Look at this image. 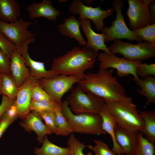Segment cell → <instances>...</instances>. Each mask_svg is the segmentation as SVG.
<instances>
[{"mask_svg": "<svg viewBox=\"0 0 155 155\" xmlns=\"http://www.w3.org/2000/svg\"><path fill=\"white\" fill-rule=\"evenodd\" d=\"M113 70L99 69L97 72L85 74L78 86L84 92L104 100L115 101L132 100L125 89L113 75Z\"/></svg>", "mask_w": 155, "mask_h": 155, "instance_id": "6da1fadb", "label": "cell"}, {"mask_svg": "<svg viewBox=\"0 0 155 155\" xmlns=\"http://www.w3.org/2000/svg\"><path fill=\"white\" fill-rule=\"evenodd\" d=\"M98 56L97 53L86 46L82 49L75 46L54 58L51 69L58 75L83 77L86 70L94 67Z\"/></svg>", "mask_w": 155, "mask_h": 155, "instance_id": "7a4b0ae2", "label": "cell"}, {"mask_svg": "<svg viewBox=\"0 0 155 155\" xmlns=\"http://www.w3.org/2000/svg\"><path fill=\"white\" fill-rule=\"evenodd\" d=\"M105 104L116 123L126 129L140 132L144 121L132 100L115 101L105 100Z\"/></svg>", "mask_w": 155, "mask_h": 155, "instance_id": "3957f363", "label": "cell"}, {"mask_svg": "<svg viewBox=\"0 0 155 155\" xmlns=\"http://www.w3.org/2000/svg\"><path fill=\"white\" fill-rule=\"evenodd\" d=\"M62 107L63 113L73 133L95 135L107 134L102 129V119L99 113L75 114L70 109L66 100L62 103Z\"/></svg>", "mask_w": 155, "mask_h": 155, "instance_id": "277c9868", "label": "cell"}, {"mask_svg": "<svg viewBox=\"0 0 155 155\" xmlns=\"http://www.w3.org/2000/svg\"><path fill=\"white\" fill-rule=\"evenodd\" d=\"M66 100L71 111L76 115L99 113L105 104L103 98L86 92L78 86L71 91Z\"/></svg>", "mask_w": 155, "mask_h": 155, "instance_id": "5b68a950", "label": "cell"}, {"mask_svg": "<svg viewBox=\"0 0 155 155\" xmlns=\"http://www.w3.org/2000/svg\"><path fill=\"white\" fill-rule=\"evenodd\" d=\"M34 24L21 18L12 23L0 21V31L17 49L28 47L30 44L34 42L36 35L28 30Z\"/></svg>", "mask_w": 155, "mask_h": 155, "instance_id": "8992f818", "label": "cell"}, {"mask_svg": "<svg viewBox=\"0 0 155 155\" xmlns=\"http://www.w3.org/2000/svg\"><path fill=\"white\" fill-rule=\"evenodd\" d=\"M124 2L122 0H115L113 1L114 10L116 12V19L113 22L111 26L109 27L104 26L100 31L104 36V43L121 39L135 40L138 43L142 41V40L137 36L133 30L129 29L125 24L121 12Z\"/></svg>", "mask_w": 155, "mask_h": 155, "instance_id": "52a82bcc", "label": "cell"}, {"mask_svg": "<svg viewBox=\"0 0 155 155\" xmlns=\"http://www.w3.org/2000/svg\"><path fill=\"white\" fill-rule=\"evenodd\" d=\"M114 41L108 48L109 51L114 55L120 54L127 60L142 61L155 56V46L148 42L133 44L119 40Z\"/></svg>", "mask_w": 155, "mask_h": 155, "instance_id": "ba28073f", "label": "cell"}, {"mask_svg": "<svg viewBox=\"0 0 155 155\" xmlns=\"http://www.w3.org/2000/svg\"><path fill=\"white\" fill-rule=\"evenodd\" d=\"M83 78L75 75H59L52 78H42L38 80L39 85L52 99L61 104L63 95Z\"/></svg>", "mask_w": 155, "mask_h": 155, "instance_id": "9c48e42d", "label": "cell"}, {"mask_svg": "<svg viewBox=\"0 0 155 155\" xmlns=\"http://www.w3.org/2000/svg\"><path fill=\"white\" fill-rule=\"evenodd\" d=\"M97 57L100 62L99 69H115L117 70V75L120 78L131 74L133 76V78H131L133 81H135L139 79L136 73V69L142 61H130L104 52L100 53Z\"/></svg>", "mask_w": 155, "mask_h": 155, "instance_id": "30bf717a", "label": "cell"}, {"mask_svg": "<svg viewBox=\"0 0 155 155\" xmlns=\"http://www.w3.org/2000/svg\"><path fill=\"white\" fill-rule=\"evenodd\" d=\"M129 7L126 11L130 28L134 30L153 24L149 6L154 0H128Z\"/></svg>", "mask_w": 155, "mask_h": 155, "instance_id": "8fae6325", "label": "cell"}, {"mask_svg": "<svg viewBox=\"0 0 155 155\" xmlns=\"http://www.w3.org/2000/svg\"><path fill=\"white\" fill-rule=\"evenodd\" d=\"M70 13L78 15V19H87L92 20L94 23L96 29L98 31L102 30L104 26V20L111 15L114 10L112 8L103 10L100 8L88 6L84 5L80 0H74L69 9Z\"/></svg>", "mask_w": 155, "mask_h": 155, "instance_id": "7c38bea8", "label": "cell"}, {"mask_svg": "<svg viewBox=\"0 0 155 155\" xmlns=\"http://www.w3.org/2000/svg\"><path fill=\"white\" fill-rule=\"evenodd\" d=\"M38 84V79L30 76L19 87L15 101L19 117L24 119L31 111L30 106L32 91Z\"/></svg>", "mask_w": 155, "mask_h": 155, "instance_id": "4fadbf2b", "label": "cell"}, {"mask_svg": "<svg viewBox=\"0 0 155 155\" xmlns=\"http://www.w3.org/2000/svg\"><path fill=\"white\" fill-rule=\"evenodd\" d=\"M140 131L129 130L116 123L114 133L117 142L125 155H133L138 143Z\"/></svg>", "mask_w": 155, "mask_h": 155, "instance_id": "5bb4252c", "label": "cell"}, {"mask_svg": "<svg viewBox=\"0 0 155 155\" xmlns=\"http://www.w3.org/2000/svg\"><path fill=\"white\" fill-rule=\"evenodd\" d=\"M78 21L80 23L82 30L87 38V41L85 46L97 53L99 50H102L104 52L112 54L104 43V34L102 33L98 34L94 32L91 28L90 20L80 19Z\"/></svg>", "mask_w": 155, "mask_h": 155, "instance_id": "9a60e30c", "label": "cell"}, {"mask_svg": "<svg viewBox=\"0 0 155 155\" xmlns=\"http://www.w3.org/2000/svg\"><path fill=\"white\" fill-rule=\"evenodd\" d=\"M9 70L19 87L30 76V71L26 67L24 58L17 49L11 55Z\"/></svg>", "mask_w": 155, "mask_h": 155, "instance_id": "2e32d148", "label": "cell"}, {"mask_svg": "<svg viewBox=\"0 0 155 155\" xmlns=\"http://www.w3.org/2000/svg\"><path fill=\"white\" fill-rule=\"evenodd\" d=\"M26 9L30 18L33 19L43 17L55 21L61 15V11L53 6L50 0H43L40 3H33L27 6Z\"/></svg>", "mask_w": 155, "mask_h": 155, "instance_id": "e0dca14e", "label": "cell"}, {"mask_svg": "<svg viewBox=\"0 0 155 155\" xmlns=\"http://www.w3.org/2000/svg\"><path fill=\"white\" fill-rule=\"evenodd\" d=\"M24 119L20 125L28 132L33 131L37 134V140L40 143H42L44 137L47 135L53 133L52 131L44 124L39 113L31 111Z\"/></svg>", "mask_w": 155, "mask_h": 155, "instance_id": "ac0fdd59", "label": "cell"}, {"mask_svg": "<svg viewBox=\"0 0 155 155\" xmlns=\"http://www.w3.org/2000/svg\"><path fill=\"white\" fill-rule=\"evenodd\" d=\"M28 47L17 49L24 58L26 65L30 68L31 76L38 79L41 78L50 79L59 75L51 69H46L43 62L36 61L31 58L28 52Z\"/></svg>", "mask_w": 155, "mask_h": 155, "instance_id": "d6986e66", "label": "cell"}, {"mask_svg": "<svg viewBox=\"0 0 155 155\" xmlns=\"http://www.w3.org/2000/svg\"><path fill=\"white\" fill-rule=\"evenodd\" d=\"M64 22L58 26L59 32L63 35L71 38L75 39L79 44L85 46L86 42L81 32L80 23L73 15L63 19Z\"/></svg>", "mask_w": 155, "mask_h": 155, "instance_id": "ffe728a7", "label": "cell"}, {"mask_svg": "<svg viewBox=\"0 0 155 155\" xmlns=\"http://www.w3.org/2000/svg\"><path fill=\"white\" fill-rule=\"evenodd\" d=\"M99 114L102 119V129L106 133L109 135L112 140L113 146L111 150L117 155H123L124 154L123 150L117 142L115 137L114 128L116 124L115 121L106 104L100 111Z\"/></svg>", "mask_w": 155, "mask_h": 155, "instance_id": "44dd1931", "label": "cell"}, {"mask_svg": "<svg viewBox=\"0 0 155 155\" xmlns=\"http://www.w3.org/2000/svg\"><path fill=\"white\" fill-rule=\"evenodd\" d=\"M20 15V7L17 0H0V21L14 22Z\"/></svg>", "mask_w": 155, "mask_h": 155, "instance_id": "7402d4cb", "label": "cell"}, {"mask_svg": "<svg viewBox=\"0 0 155 155\" xmlns=\"http://www.w3.org/2000/svg\"><path fill=\"white\" fill-rule=\"evenodd\" d=\"M135 82L141 89H137V92L147 98V104L155 103V77L149 76L145 78H139Z\"/></svg>", "mask_w": 155, "mask_h": 155, "instance_id": "603a6c76", "label": "cell"}, {"mask_svg": "<svg viewBox=\"0 0 155 155\" xmlns=\"http://www.w3.org/2000/svg\"><path fill=\"white\" fill-rule=\"evenodd\" d=\"M144 121V126L141 133L155 146V111L154 110L139 111Z\"/></svg>", "mask_w": 155, "mask_h": 155, "instance_id": "cb8c5ba5", "label": "cell"}, {"mask_svg": "<svg viewBox=\"0 0 155 155\" xmlns=\"http://www.w3.org/2000/svg\"><path fill=\"white\" fill-rule=\"evenodd\" d=\"M0 79L1 95L15 100L19 87L10 73L0 74Z\"/></svg>", "mask_w": 155, "mask_h": 155, "instance_id": "d4e9b609", "label": "cell"}, {"mask_svg": "<svg viewBox=\"0 0 155 155\" xmlns=\"http://www.w3.org/2000/svg\"><path fill=\"white\" fill-rule=\"evenodd\" d=\"M42 143L40 148L34 149L36 155H71L68 147H61L53 144L49 140L46 135L44 137Z\"/></svg>", "mask_w": 155, "mask_h": 155, "instance_id": "484cf974", "label": "cell"}, {"mask_svg": "<svg viewBox=\"0 0 155 155\" xmlns=\"http://www.w3.org/2000/svg\"><path fill=\"white\" fill-rule=\"evenodd\" d=\"M53 112L57 129V135L65 136L73 133L67 118L63 113L62 108L54 110Z\"/></svg>", "mask_w": 155, "mask_h": 155, "instance_id": "4316f807", "label": "cell"}, {"mask_svg": "<svg viewBox=\"0 0 155 155\" xmlns=\"http://www.w3.org/2000/svg\"><path fill=\"white\" fill-rule=\"evenodd\" d=\"M62 104L53 100H31L30 109L38 113L44 111H54L62 108Z\"/></svg>", "mask_w": 155, "mask_h": 155, "instance_id": "83f0119b", "label": "cell"}, {"mask_svg": "<svg viewBox=\"0 0 155 155\" xmlns=\"http://www.w3.org/2000/svg\"><path fill=\"white\" fill-rule=\"evenodd\" d=\"M155 146L140 132L138 144L133 155H154Z\"/></svg>", "mask_w": 155, "mask_h": 155, "instance_id": "f1b7e54d", "label": "cell"}, {"mask_svg": "<svg viewBox=\"0 0 155 155\" xmlns=\"http://www.w3.org/2000/svg\"><path fill=\"white\" fill-rule=\"evenodd\" d=\"M133 31L142 40L148 42L155 46V24Z\"/></svg>", "mask_w": 155, "mask_h": 155, "instance_id": "f546056e", "label": "cell"}, {"mask_svg": "<svg viewBox=\"0 0 155 155\" xmlns=\"http://www.w3.org/2000/svg\"><path fill=\"white\" fill-rule=\"evenodd\" d=\"M67 143L71 155H93L90 152L85 154L83 153V150L87 146L76 138L73 133L71 134L67 140Z\"/></svg>", "mask_w": 155, "mask_h": 155, "instance_id": "4dcf8cb0", "label": "cell"}, {"mask_svg": "<svg viewBox=\"0 0 155 155\" xmlns=\"http://www.w3.org/2000/svg\"><path fill=\"white\" fill-rule=\"evenodd\" d=\"M95 145L93 146L91 145L87 147L93 151L94 155H117L111 150L108 146L101 140H94Z\"/></svg>", "mask_w": 155, "mask_h": 155, "instance_id": "1f68e13d", "label": "cell"}, {"mask_svg": "<svg viewBox=\"0 0 155 155\" xmlns=\"http://www.w3.org/2000/svg\"><path fill=\"white\" fill-rule=\"evenodd\" d=\"M137 75L143 78L149 76L155 75V64H148L145 63H140L136 69Z\"/></svg>", "mask_w": 155, "mask_h": 155, "instance_id": "d6a6232c", "label": "cell"}, {"mask_svg": "<svg viewBox=\"0 0 155 155\" xmlns=\"http://www.w3.org/2000/svg\"><path fill=\"white\" fill-rule=\"evenodd\" d=\"M53 111H44L38 113L42 119L44 121L46 125L53 133L57 135V129Z\"/></svg>", "mask_w": 155, "mask_h": 155, "instance_id": "836d02e7", "label": "cell"}, {"mask_svg": "<svg viewBox=\"0 0 155 155\" xmlns=\"http://www.w3.org/2000/svg\"><path fill=\"white\" fill-rule=\"evenodd\" d=\"M0 49L10 58L13 52L16 49L15 46L0 31Z\"/></svg>", "mask_w": 155, "mask_h": 155, "instance_id": "e575fe53", "label": "cell"}, {"mask_svg": "<svg viewBox=\"0 0 155 155\" xmlns=\"http://www.w3.org/2000/svg\"><path fill=\"white\" fill-rule=\"evenodd\" d=\"M31 98L32 100H53L39 84L36 85L32 89Z\"/></svg>", "mask_w": 155, "mask_h": 155, "instance_id": "d590c367", "label": "cell"}, {"mask_svg": "<svg viewBox=\"0 0 155 155\" xmlns=\"http://www.w3.org/2000/svg\"><path fill=\"white\" fill-rule=\"evenodd\" d=\"M10 58L0 49V74L10 73Z\"/></svg>", "mask_w": 155, "mask_h": 155, "instance_id": "8d00e7d4", "label": "cell"}, {"mask_svg": "<svg viewBox=\"0 0 155 155\" xmlns=\"http://www.w3.org/2000/svg\"><path fill=\"white\" fill-rule=\"evenodd\" d=\"M15 120L3 114L0 121V138L9 125Z\"/></svg>", "mask_w": 155, "mask_h": 155, "instance_id": "74e56055", "label": "cell"}, {"mask_svg": "<svg viewBox=\"0 0 155 155\" xmlns=\"http://www.w3.org/2000/svg\"><path fill=\"white\" fill-rule=\"evenodd\" d=\"M13 100L2 95L1 102L0 104V121L3 114Z\"/></svg>", "mask_w": 155, "mask_h": 155, "instance_id": "f35d334b", "label": "cell"}, {"mask_svg": "<svg viewBox=\"0 0 155 155\" xmlns=\"http://www.w3.org/2000/svg\"><path fill=\"white\" fill-rule=\"evenodd\" d=\"M151 17L153 24H155V3H152L149 6Z\"/></svg>", "mask_w": 155, "mask_h": 155, "instance_id": "ab89813d", "label": "cell"}, {"mask_svg": "<svg viewBox=\"0 0 155 155\" xmlns=\"http://www.w3.org/2000/svg\"><path fill=\"white\" fill-rule=\"evenodd\" d=\"M85 2L88 5H90L94 1L92 0H86L85 1Z\"/></svg>", "mask_w": 155, "mask_h": 155, "instance_id": "60d3db41", "label": "cell"}, {"mask_svg": "<svg viewBox=\"0 0 155 155\" xmlns=\"http://www.w3.org/2000/svg\"><path fill=\"white\" fill-rule=\"evenodd\" d=\"M0 95H1V86H0Z\"/></svg>", "mask_w": 155, "mask_h": 155, "instance_id": "b9f144b4", "label": "cell"}]
</instances>
